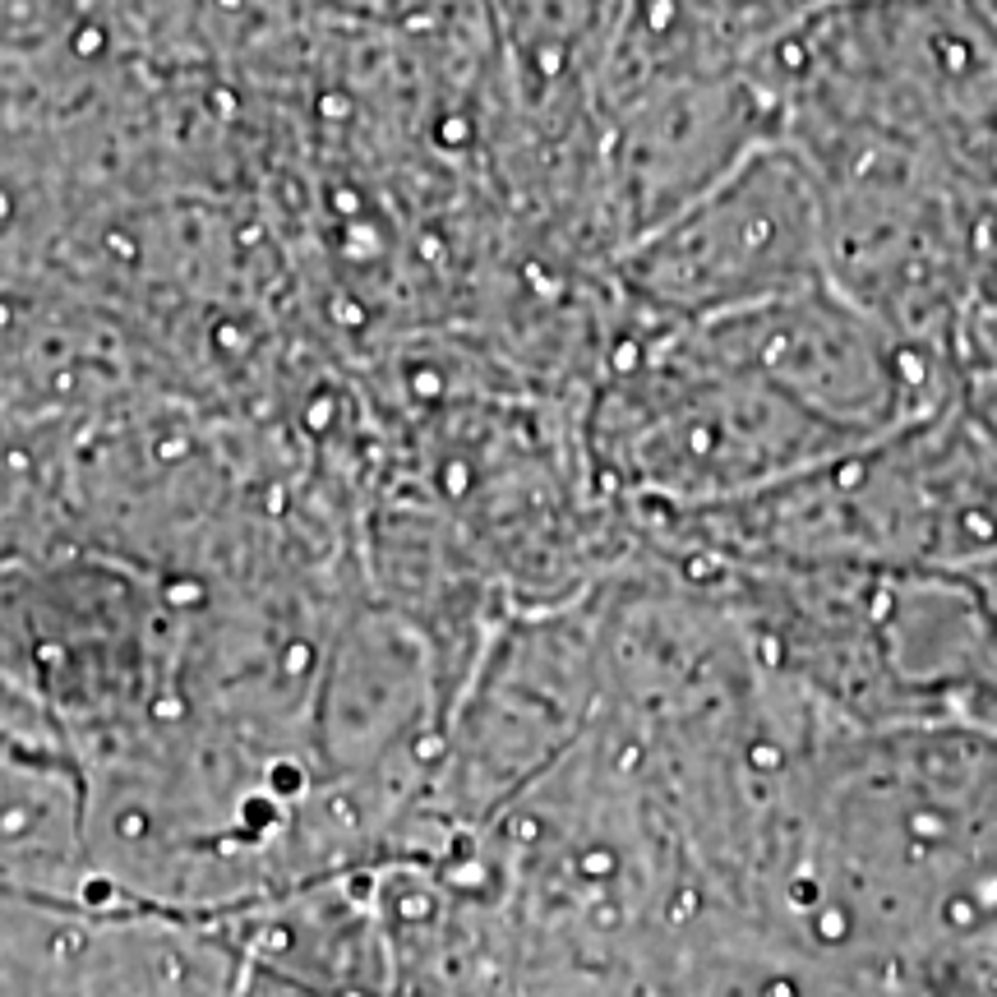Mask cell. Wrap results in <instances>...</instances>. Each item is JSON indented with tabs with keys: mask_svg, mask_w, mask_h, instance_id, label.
Segmentation results:
<instances>
[{
	"mask_svg": "<svg viewBox=\"0 0 997 997\" xmlns=\"http://www.w3.org/2000/svg\"><path fill=\"white\" fill-rule=\"evenodd\" d=\"M748 70L781 139L873 134L997 185V24L974 0H831Z\"/></svg>",
	"mask_w": 997,
	"mask_h": 997,
	"instance_id": "cell-1",
	"label": "cell"
},
{
	"mask_svg": "<svg viewBox=\"0 0 997 997\" xmlns=\"http://www.w3.org/2000/svg\"><path fill=\"white\" fill-rule=\"evenodd\" d=\"M656 42L693 70H744L831 0H633Z\"/></svg>",
	"mask_w": 997,
	"mask_h": 997,
	"instance_id": "cell-3",
	"label": "cell"
},
{
	"mask_svg": "<svg viewBox=\"0 0 997 997\" xmlns=\"http://www.w3.org/2000/svg\"><path fill=\"white\" fill-rule=\"evenodd\" d=\"M624 287L665 324H702L827 277V204L808 157L767 139L661 227L624 245Z\"/></svg>",
	"mask_w": 997,
	"mask_h": 997,
	"instance_id": "cell-2",
	"label": "cell"
},
{
	"mask_svg": "<svg viewBox=\"0 0 997 997\" xmlns=\"http://www.w3.org/2000/svg\"><path fill=\"white\" fill-rule=\"evenodd\" d=\"M961 402H965V411L979 421V430H984L988 439H993V448H997V365L988 374H979V379L965 388Z\"/></svg>",
	"mask_w": 997,
	"mask_h": 997,
	"instance_id": "cell-4",
	"label": "cell"
}]
</instances>
